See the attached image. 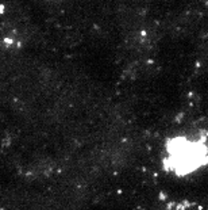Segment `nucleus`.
<instances>
[{"label": "nucleus", "mask_w": 208, "mask_h": 210, "mask_svg": "<svg viewBox=\"0 0 208 210\" xmlns=\"http://www.w3.org/2000/svg\"><path fill=\"white\" fill-rule=\"evenodd\" d=\"M165 167L180 176L192 173L208 163V146L200 140L176 137L166 145Z\"/></svg>", "instance_id": "1"}]
</instances>
